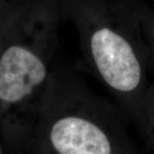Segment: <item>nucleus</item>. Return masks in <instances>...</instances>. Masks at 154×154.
Masks as SVG:
<instances>
[{
  "label": "nucleus",
  "instance_id": "obj_1",
  "mask_svg": "<svg viewBox=\"0 0 154 154\" xmlns=\"http://www.w3.org/2000/svg\"><path fill=\"white\" fill-rule=\"evenodd\" d=\"M68 14L90 72L122 106L142 113L151 69L140 5L130 0H72Z\"/></svg>",
  "mask_w": 154,
  "mask_h": 154
},
{
  "label": "nucleus",
  "instance_id": "obj_2",
  "mask_svg": "<svg viewBox=\"0 0 154 154\" xmlns=\"http://www.w3.org/2000/svg\"><path fill=\"white\" fill-rule=\"evenodd\" d=\"M114 108L73 72L57 63L39 119L53 154H115Z\"/></svg>",
  "mask_w": 154,
  "mask_h": 154
},
{
  "label": "nucleus",
  "instance_id": "obj_3",
  "mask_svg": "<svg viewBox=\"0 0 154 154\" xmlns=\"http://www.w3.org/2000/svg\"><path fill=\"white\" fill-rule=\"evenodd\" d=\"M45 0L0 51V104L39 118L57 65L61 13Z\"/></svg>",
  "mask_w": 154,
  "mask_h": 154
},
{
  "label": "nucleus",
  "instance_id": "obj_4",
  "mask_svg": "<svg viewBox=\"0 0 154 154\" xmlns=\"http://www.w3.org/2000/svg\"><path fill=\"white\" fill-rule=\"evenodd\" d=\"M140 21L150 52V69L154 71V11L140 5Z\"/></svg>",
  "mask_w": 154,
  "mask_h": 154
}]
</instances>
